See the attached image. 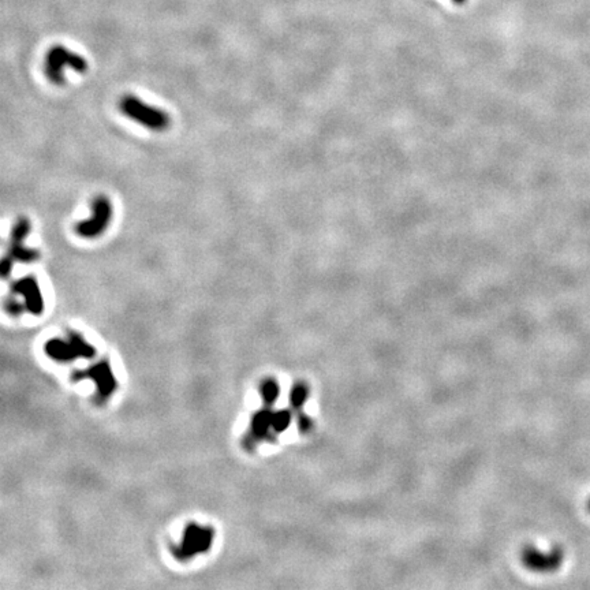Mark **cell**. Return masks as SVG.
I'll return each instance as SVG.
<instances>
[{
  "mask_svg": "<svg viewBox=\"0 0 590 590\" xmlns=\"http://www.w3.org/2000/svg\"><path fill=\"white\" fill-rule=\"evenodd\" d=\"M119 110L126 118L156 133L167 130L171 124V118L164 110L148 104L134 94H124L119 101Z\"/></svg>",
  "mask_w": 590,
  "mask_h": 590,
  "instance_id": "cell-1",
  "label": "cell"
},
{
  "mask_svg": "<svg viewBox=\"0 0 590 590\" xmlns=\"http://www.w3.org/2000/svg\"><path fill=\"white\" fill-rule=\"evenodd\" d=\"M64 69L85 73L88 70V62L63 45H55L47 52L44 62V71L48 81L54 85H63L66 82Z\"/></svg>",
  "mask_w": 590,
  "mask_h": 590,
  "instance_id": "cell-2",
  "label": "cell"
},
{
  "mask_svg": "<svg viewBox=\"0 0 590 590\" xmlns=\"http://www.w3.org/2000/svg\"><path fill=\"white\" fill-rule=\"evenodd\" d=\"M113 215L114 208L111 200L104 194L97 196L92 201V216L75 224L77 236L84 239H94L97 236H103L111 224Z\"/></svg>",
  "mask_w": 590,
  "mask_h": 590,
  "instance_id": "cell-3",
  "label": "cell"
},
{
  "mask_svg": "<svg viewBox=\"0 0 590 590\" xmlns=\"http://www.w3.org/2000/svg\"><path fill=\"white\" fill-rule=\"evenodd\" d=\"M30 222L28 217L21 216L17 219L11 229L10 234V245H8V256L14 261H20L24 264H31L40 259V252L37 249H31L25 246V239L29 236Z\"/></svg>",
  "mask_w": 590,
  "mask_h": 590,
  "instance_id": "cell-4",
  "label": "cell"
},
{
  "mask_svg": "<svg viewBox=\"0 0 590 590\" xmlns=\"http://www.w3.org/2000/svg\"><path fill=\"white\" fill-rule=\"evenodd\" d=\"M563 549L556 547L551 552H542L533 545H526L521 552L524 566L534 573H554L563 563Z\"/></svg>",
  "mask_w": 590,
  "mask_h": 590,
  "instance_id": "cell-5",
  "label": "cell"
},
{
  "mask_svg": "<svg viewBox=\"0 0 590 590\" xmlns=\"http://www.w3.org/2000/svg\"><path fill=\"white\" fill-rule=\"evenodd\" d=\"M13 290L18 294L24 295L27 308L29 309L31 313H36V315L41 313V310L44 308V302H43V296H41L38 285H37L34 278L28 276V278H24L21 280L15 282L14 286H13Z\"/></svg>",
  "mask_w": 590,
  "mask_h": 590,
  "instance_id": "cell-6",
  "label": "cell"
},
{
  "mask_svg": "<svg viewBox=\"0 0 590 590\" xmlns=\"http://www.w3.org/2000/svg\"><path fill=\"white\" fill-rule=\"evenodd\" d=\"M309 398V388L303 383L295 384L290 392V403L294 409H301Z\"/></svg>",
  "mask_w": 590,
  "mask_h": 590,
  "instance_id": "cell-7",
  "label": "cell"
},
{
  "mask_svg": "<svg viewBox=\"0 0 590 590\" xmlns=\"http://www.w3.org/2000/svg\"><path fill=\"white\" fill-rule=\"evenodd\" d=\"M272 418H273V414L268 413V412L257 414L254 417V421H253L254 433L259 435V436L266 433V431L269 428H272Z\"/></svg>",
  "mask_w": 590,
  "mask_h": 590,
  "instance_id": "cell-8",
  "label": "cell"
},
{
  "mask_svg": "<svg viewBox=\"0 0 590 590\" xmlns=\"http://www.w3.org/2000/svg\"><path fill=\"white\" fill-rule=\"evenodd\" d=\"M290 422H292V414L289 413V412H278L276 414H273V418H272V428L276 431V432H283V431H286L289 426H290Z\"/></svg>",
  "mask_w": 590,
  "mask_h": 590,
  "instance_id": "cell-9",
  "label": "cell"
},
{
  "mask_svg": "<svg viewBox=\"0 0 590 590\" xmlns=\"http://www.w3.org/2000/svg\"><path fill=\"white\" fill-rule=\"evenodd\" d=\"M261 394H263V398H264L266 403L275 402L278 399V396H279V387H278L276 382L268 380V382L263 384Z\"/></svg>",
  "mask_w": 590,
  "mask_h": 590,
  "instance_id": "cell-10",
  "label": "cell"
},
{
  "mask_svg": "<svg viewBox=\"0 0 590 590\" xmlns=\"http://www.w3.org/2000/svg\"><path fill=\"white\" fill-rule=\"evenodd\" d=\"M298 426H299V431L302 433H306V432H309L312 429L313 422H312V419L308 415L302 414V415L298 417Z\"/></svg>",
  "mask_w": 590,
  "mask_h": 590,
  "instance_id": "cell-11",
  "label": "cell"
},
{
  "mask_svg": "<svg viewBox=\"0 0 590 590\" xmlns=\"http://www.w3.org/2000/svg\"><path fill=\"white\" fill-rule=\"evenodd\" d=\"M14 260L7 254L3 260H1V264H0V271H1V275L6 278L10 272H11V269H13V266H14Z\"/></svg>",
  "mask_w": 590,
  "mask_h": 590,
  "instance_id": "cell-12",
  "label": "cell"
},
{
  "mask_svg": "<svg viewBox=\"0 0 590 590\" xmlns=\"http://www.w3.org/2000/svg\"><path fill=\"white\" fill-rule=\"evenodd\" d=\"M455 4H463L466 0H452Z\"/></svg>",
  "mask_w": 590,
  "mask_h": 590,
  "instance_id": "cell-13",
  "label": "cell"
},
{
  "mask_svg": "<svg viewBox=\"0 0 590 590\" xmlns=\"http://www.w3.org/2000/svg\"><path fill=\"white\" fill-rule=\"evenodd\" d=\"M588 507H589V510H590V501H589V504H588Z\"/></svg>",
  "mask_w": 590,
  "mask_h": 590,
  "instance_id": "cell-14",
  "label": "cell"
}]
</instances>
